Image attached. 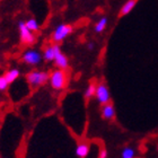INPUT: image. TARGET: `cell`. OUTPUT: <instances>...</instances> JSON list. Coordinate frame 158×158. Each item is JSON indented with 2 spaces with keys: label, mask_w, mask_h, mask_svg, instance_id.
<instances>
[{
  "label": "cell",
  "mask_w": 158,
  "mask_h": 158,
  "mask_svg": "<svg viewBox=\"0 0 158 158\" xmlns=\"http://www.w3.org/2000/svg\"><path fill=\"white\" fill-rule=\"evenodd\" d=\"M67 81H68V77H67L66 70L56 69L50 73L49 82L54 90H62L67 86Z\"/></svg>",
  "instance_id": "cell-1"
},
{
  "label": "cell",
  "mask_w": 158,
  "mask_h": 158,
  "mask_svg": "<svg viewBox=\"0 0 158 158\" xmlns=\"http://www.w3.org/2000/svg\"><path fill=\"white\" fill-rule=\"evenodd\" d=\"M50 79V73L42 70H33L27 73L26 80L32 87H40L45 85Z\"/></svg>",
  "instance_id": "cell-2"
},
{
  "label": "cell",
  "mask_w": 158,
  "mask_h": 158,
  "mask_svg": "<svg viewBox=\"0 0 158 158\" xmlns=\"http://www.w3.org/2000/svg\"><path fill=\"white\" fill-rule=\"evenodd\" d=\"M71 33H73V26L71 25H69V24H60V25H58L56 27V30L53 31L52 41L56 44L61 43Z\"/></svg>",
  "instance_id": "cell-3"
},
{
  "label": "cell",
  "mask_w": 158,
  "mask_h": 158,
  "mask_svg": "<svg viewBox=\"0 0 158 158\" xmlns=\"http://www.w3.org/2000/svg\"><path fill=\"white\" fill-rule=\"evenodd\" d=\"M42 59H43V56L41 54V52L35 49L26 50V51L23 53V56H22V62L31 67L40 64L41 61H42Z\"/></svg>",
  "instance_id": "cell-4"
},
{
  "label": "cell",
  "mask_w": 158,
  "mask_h": 158,
  "mask_svg": "<svg viewBox=\"0 0 158 158\" xmlns=\"http://www.w3.org/2000/svg\"><path fill=\"white\" fill-rule=\"evenodd\" d=\"M18 31H19V37L20 42L25 45H33L35 43V35L34 32L27 28L25 25V22H19L18 23Z\"/></svg>",
  "instance_id": "cell-5"
},
{
  "label": "cell",
  "mask_w": 158,
  "mask_h": 158,
  "mask_svg": "<svg viewBox=\"0 0 158 158\" xmlns=\"http://www.w3.org/2000/svg\"><path fill=\"white\" fill-rule=\"evenodd\" d=\"M96 99L98 101L99 104H107L111 101V94H110L109 87L105 82H99L96 86V94H95Z\"/></svg>",
  "instance_id": "cell-6"
},
{
  "label": "cell",
  "mask_w": 158,
  "mask_h": 158,
  "mask_svg": "<svg viewBox=\"0 0 158 158\" xmlns=\"http://www.w3.org/2000/svg\"><path fill=\"white\" fill-rule=\"evenodd\" d=\"M61 52V48H60L59 44H52V45L46 46L44 49V52H43V58L46 62H51V61H54L56 56Z\"/></svg>",
  "instance_id": "cell-7"
},
{
  "label": "cell",
  "mask_w": 158,
  "mask_h": 158,
  "mask_svg": "<svg viewBox=\"0 0 158 158\" xmlns=\"http://www.w3.org/2000/svg\"><path fill=\"white\" fill-rule=\"evenodd\" d=\"M54 64L58 69H62V70H67L69 68V59H68V56L64 54V53L60 52L58 56H56V59H54Z\"/></svg>",
  "instance_id": "cell-8"
},
{
  "label": "cell",
  "mask_w": 158,
  "mask_h": 158,
  "mask_svg": "<svg viewBox=\"0 0 158 158\" xmlns=\"http://www.w3.org/2000/svg\"><path fill=\"white\" fill-rule=\"evenodd\" d=\"M115 116V110L111 103L104 104L102 107V118L105 120H113Z\"/></svg>",
  "instance_id": "cell-9"
},
{
  "label": "cell",
  "mask_w": 158,
  "mask_h": 158,
  "mask_svg": "<svg viewBox=\"0 0 158 158\" xmlns=\"http://www.w3.org/2000/svg\"><path fill=\"white\" fill-rule=\"evenodd\" d=\"M137 2H138V0H128L127 2L122 6L121 10H120V17H123L125 16V15H128V14H130L133 10V8L135 7V5H137Z\"/></svg>",
  "instance_id": "cell-10"
},
{
  "label": "cell",
  "mask_w": 158,
  "mask_h": 158,
  "mask_svg": "<svg viewBox=\"0 0 158 158\" xmlns=\"http://www.w3.org/2000/svg\"><path fill=\"white\" fill-rule=\"evenodd\" d=\"M89 149H90V148H89V145H88V143H86V142H81V143L77 145V147H76L77 157L86 158V157H87V155H88Z\"/></svg>",
  "instance_id": "cell-11"
},
{
  "label": "cell",
  "mask_w": 158,
  "mask_h": 158,
  "mask_svg": "<svg viewBox=\"0 0 158 158\" xmlns=\"http://www.w3.org/2000/svg\"><path fill=\"white\" fill-rule=\"evenodd\" d=\"M19 75H20V71L19 69H17V68H13V69L8 70L3 76H5V78L7 79V81H8V84H13L14 81H16V79L19 78Z\"/></svg>",
  "instance_id": "cell-12"
},
{
  "label": "cell",
  "mask_w": 158,
  "mask_h": 158,
  "mask_svg": "<svg viewBox=\"0 0 158 158\" xmlns=\"http://www.w3.org/2000/svg\"><path fill=\"white\" fill-rule=\"evenodd\" d=\"M96 86H97V84H95V82H90V84L87 86V88H86L85 93H84V97H85L87 101L90 99V98H93V97L95 96Z\"/></svg>",
  "instance_id": "cell-13"
},
{
  "label": "cell",
  "mask_w": 158,
  "mask_h": 158,
  "mask_svg": "<svg viewBox=\"0 0 158 158\" xmlns=\"http://www.w3.org/2000/svg\"><path fill=\"white\" fill-rule=\"evenodd\" d=\"M107 18L106 17H102L101 19L95 24V32L96 33H102L103 31L105 30L106 26H107Z\"/></svg>",
  "instance_id": "cell-14"
},
{
  "label": "cell",
  "mask_w": 158,
  "mask_h": 158,
  "mask_svg": "<svg viewBox=\"0 0 158 158\" xmlns=\"http://www.w3.org/2000/svg\"><path fill=\"white\" fill-rule=\"evenodd\" d=\"M25 25L27 26L28 30H31L32 32H34V33L40 30V24L35 18H30V19H27L26 22H25Z\"/></svg>",
  "instance_id": "cell-15"
},
{
  "label": "cell",
  "mask_w": 158,
  "mask_h": 158,
  "mask_svg": "<svg viewBox=\"0 0 158 158\" xmlns=\"http://www.w3.org/2000/svg\"><path fill=\"white\" fill-rule=\"evenodd\" d=\"M135 149L131 148V147H125V148L122 149V152H121L122 158H135Z\"/></svg>",
  "instance_id": "cell-16"
},
{
  "label": "cell",
  "mask_w": 158,
  "mask_h": 158,
  "mask_svg": "<svg viewBox=\"0 0 158 158\" xmlns=\"http://www.w3.org/2000/svg\"><path fill=\"white\" fill-rule=\"evenodd\" d=\"M8 81H7V79L5 78V76H0V92H5L7 88H8Z\"/></svg>",
  "instance_id": "cell-17"
},
{
  "label": "cell",
  "mask_w": 158,
  "mask_h": 158,
  "mask_svg": "<svg viewBox=\"0 0 158 158\" xmlns=\"http://www.w3.org/2000/svg\"><path fill=\"white\" fill-rule=\"evenodd\" d=\"M107 156H109V152H107V150L105 148L102 149L98 154V158H107Z\"/></svg>",
  "instance_id": "cell-18"
},
{
  "label": "cell",
  "mask_w": 158,
  "mask_h": 158,
  "mask_svg": "<svg viewBox=\"0 0 158 158\" xmlns=\"http://www.w3.org/2000/svg\"><path fill=\"white\" fill-rule=\"evenodd\" d=\"M94 48H95V44H94L93 42H89L88 44H87V49L90 50V51H92V50H94Z\"/></svg>",
  "instance_id": "cell-19"
}]
</instances>
